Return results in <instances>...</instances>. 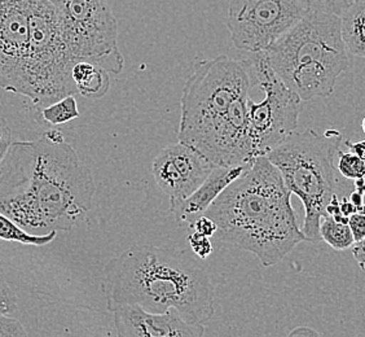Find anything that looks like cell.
<instances>
[{"instance_id":"e0dca14e","label":"cell","mask_w":365,"mask_h":337,"mask_svg":"<svg viewBox=\"0 0 365 337\" xmlns=\"http://www.w3.org/2000/svg\"><path fill=\"white\" fill-rule=\"evenodd\" d=\"M57 231H51L43 235H36L25 231L6 214L0 213V239L11 243H20L24 246H44L56 239Z\"/></svg>"},{"instance_id":"52a82bcc","label":"cell","mask_w":365,"mask_h":337,"mask_svg":"<svg viewBox=\"0 0 365 337\" xmlns=\"http://www.w3.org/2000/svg\"><path fill=\"white\" fill-rule=\"evenodd\" d=\"M29 52L21 94L39 109L77 94L73 56L56 11L48 0H28Z\"/></svg>"},{"instance_id":"3957f363","label":"cell","mask_w":365,"mask_h":337,"mask_svg":"<svg viewBox=\"0 0 365 337\" xmlns=\"http://www.w3.org/2000/svg\"><path fill=\"white\" fill-rule=\"evenodd\" d=\"M100 289L109 311L138 305L152 313L175 309L182 319L206 326L215 313L210 278L185 251L130 248L106 263Z\"/></svg>"},{"instance_id":"9c48e42d","label":"cell","mask_w":365,"mask_h":337,"mask_svg":"<svg viewBox=\"0 0 365 337\" xmlns=\"http://www.w3.org/2000/svg\"><path fill=\"white\" fill-rule=\"evenodd\" d=\"M56 11L73 56L88 59L113 74L123 71L118 21L106 0H48Z\"/></svg>"},{"instance_id":"44dd1931","label":"cell","mask_w":365,"mask_h":337,"mask_svg":"<svg viewBox=\"0 0 365 337\" xmlns=\"http://www.w3.org/2000/svg\"><path fill=\"white\" fill-rule=\"evenodd\" d=\"M190 249L196 254L198 258L206 260L211 253H212V244L209 236L198 233V232H192L188 236Z\"/></svg>"},{"instance_id":"5bb4252c","label":"cell","mask_w":365,"mask_h":337,"mask_svg":"<svg viewBox=\"0 0 365 337\" xmlns=\"http://www.w3.org/2000/svg\"><path fill=\"white\" fill-rule=\"evenodd\" d=\"M253 164V162H252ZM252 164L219 166L215 165L210 176L190 196L178 203H171V213L179 226H190L197 217L202 216L223 191L239 179Z\"/></svg>"},{"instance_id":"ac0fdd59","label":"cell","mask_w":365,"mask_h":337,"mask_svg":"<svg viewBox=\"0 0 365 337\" xmlns=\"http://www.w3.org/2000/svg\"><path fill=\"white\" fill-rule=\"evenodd\" d=\"M320 238L336 251H346L355 244L349 223L338 222L330 216L323 217L320 221Z\"/></svg>"},{"instance_id":"8992f818","label":"cell","mask_w":365,"mask_h":337,"mask_svg":"<svg viewBox=\"0 0 365 337\" xmlns=\"http://www.w3.org/2000/svg\"><path fill=\"white\" fill-rule=\"evenodd\" d=\"M342 135L328 130L294 131L274 147L267 157L280 170L285 186L301 198L304 206L302 232L311 243L322 240L320 221L329 204H339L350 196L355 184L344 178L334 164Z\"/></svg>"},{"instance_id":"9a60e30c","label":"cell","mask_w":365,"mask_h":337,"mask_svg":"<svg viewBox=\"0 0 365 337\" xmlns=\"http://www.w3.org/2000/svg\"><path fill=\"white\" fill-rule=\"evenodd\" d=\"M110 73L96 61L82 59L71 68V79L77 91L85 98L98 100L106 96L110 89Z\"/></svg>"},{"instance_id":"836d02e7","label":"cell","mask_w":365,"mask_h":337,"mask_svg":"<svg viewBox=\"0 0 365 337\" xmlns=\"http://www.w3.org/2000/svg\"><path fill=\"white\" fill-rule=\"evenodd\" d=\"M364 179H365V176H364ZM365 191V190H364Z\"/></svg>"},{"instance_id":"ffe728a7","label":"cell","mask_w":365,"mask_h":337,"mask_svg":"<svg viewBox=\"0 0 365 337\" xmlns=\"http://www.w3.org/2000/svg\"><path fill=\"white\" fill-rule=\"evenodd\" d=\"M338 171L350 181H356L365 176V162L354 152L338 151Z\"/></svg>"},{"instance_id":"2e32d148","label":"cell","mask_w":365,"mask_h":337,"mask_svg":"<svg viewBox=\"0 0 365 337\" xmlns=\"http://www.w3.org/2000/svg\"><path fill=\"white\" fill-rule=\"evenodd\" d=\"M341 19V34L352 56L365 57V0H352Z\"/></svg>"},{"instance_id":"f1b7e54d","label":"cell","mask_w":365,"mask_h":337,"mask_svg":"<svg viewBox=\"0 0 365 337\" xmlns=\"http://www.w3.org/2000/svg\"><path fill=\"white\" fill-rule=\"evenodd\" d=\"M344 144L347 146V147L350 148V151L354 152V154H356V155L365 162V141H355V143H352L350 141H344Z\"/></svg>"},{"instance_id":"d6986e66","label":"cell","mask_w":365,"mask_h":337,"mask_svg":"<svg viewBox=\"0 0 365 337\" xmlns=\"http://www.w3.org/2000/svg\"><path fill=\"white\" fill-rule=\"evenodd\" d=\"M81 116L74 95H68L42 108L43 120L52 126H58L76 120Z\"/></svg>"},{"instance_id":"4dcf8cb0","label":"cell","mask_w":365,"mask_h":337,"mask_svg":"<svg viewBox=\"0 0 365 337\" xmlns=\"http://www.w3.org/2000/svg\"><path fill=\"white\" fill-rule=\"evenodd\" d=\"M289 335L290 336H301V335H319V333H317V331L309 330V328H306V327H299L297 330L292 331Z\"/></svg>"},{"instance_id":"ba28073f","label":"cell","mask_w":365,"mask_h":337,"mask_svg":"<svg viewBox=\"0 0 365 337\" xmlns=\"http://www.w3.org/2000/svg\"><path fill=\"white\" fill-rule=\"evenodd\" d=\"M250 77L264 92L259 103L249 98V134L257 156L268 155L297 131L302 100L274 73L266 51L247 52L242 59Z\"/></svg>"},{"instance_id":"4316f807","label":"cell","mask_w":365,"mask_h":337,"mask_svg":"<svg viewBox=\"0 0 365 337\" xmlns=\"http://www.w3.org/2000/svg\"><path fill=\"white\" fill-rule=\"evenodd\" d=\"M12 131L7 125L6 120L0 119V162L7 155L8 149L12 144Z\"/></svg>"},{"instance_id":"d4e9b609","label":"cell","mask_w":365,"mask_h":337,"mask_svg":"<svg viewBox=\"0 0 365 337\" xmlns=\"http://www.w3.org/2000/svg\"><path fill=\"white\" fill-rule=\"evenodd\" d=\"M349 226L351 228L355 241H360L365 238V214L363 213H352L349 218Z\"/></svg>"},{"instance_id":"603a6c76","label":"cell","mask_w":365,"mask_h":337,"mask_svg":"<svg viewBox=\"0 0 365 337\" xmlns=\"http://www.w3.org/2000/svg\"><path fill=\"white\" fill-rule=\"evenodd\" d=\"M17 309V300L6 281L0 278V316L11 314Z\"/></svg>"},{"instance_id":"6da1fadb","label":"cell","mask_w":365,"mask_h":337,"mask_svg":"<svg viewBox=\"0 0 365 337\" xmlns=\"http://www.w3.org/2000/svg\"><path fill=\"white\" fill-rule=\"evenodd\" d=\"M91 168L56 129L12 141L0 162V213L25 231H71L91 209Z\"/></svg>"},{"instance_id":"cb8c5ba5","label":"cell","mask_w":365,"mask_h":337,"mask_svg":"<svg viewBox=\"0 0 365 337\" xmlns=\"http://www.w3.org/2000/svg\"><path fill=\"white\" fill-rule=\"evenodd\" d=\"M190 228H193V231L198 232V233H202L206 236H214L217 231H218V226L214 222L212 218L209 217L207 214L205 216H200L197 217L192 223L190 225Z\"/></svg>"},{"instance_id":"277c9868","label":"cell","mask_w":365,"mask_h":337,"mask_svg":"<svg viewBox=\"0 0 365 337\" xmlns=\"http://www.w3.org/2000/svg\"><path fill=\"white\" fill-rule=\"evenodd\" d=\"M292 192L267 155L254 160L206 211L218 226L219 240L274 266L304 241L292 206Z\"/></svg>"},{"instance_id":"7402d4cb","label":"cell","mask_w":365,"mask_h":337,"mask_svg":"<svg viewBox=\"0 0 365 337\" xmlns=\"http://www.w3.org/2000/svg\"><path fill=\"white\" fill-rule=\"evenodd\" d=\"M26 336V331L22 324L8 314L0 316V337Z\"/></svg>"},{"instance_id":"d6a6232c","label":"cell","mask_w":365,"mask_h":337,"mask_svg":"<svg viewBox=\"0 0 365 337\" xmlns=\"http://www.w3.org/2000/svg\"><path fill=\"white\" fill-rule=\"evenodd\" d=\"M361 127H363V131H364L365 134V117L364 120H363V122H361Z\"/></svg>"},{"instance_id":"5b68a950","label":"cell","mask_w":365,"mask_h":337,"mask_svg":"<svg viewBox=\"0 0 365 337\" xmlns=\"http://www.w3.org/2000/svg\"><path fill=\"white\" fill-rule=\"evenodd\" d=\"M266 54L274 73L302 101L328 98L350 65L339 16L314 6Z\"/></svg>"},{"instance_id":"83f0119b","label":"cell","mask_w":365,"mask_h":337,"mask_svg":"<svg viewBox=\"0 0 365 337\" xmlns=\"http://www.w3.org/2000/svg\"><path fill=\"white\" fill-rule=\"evenodd\" d=\"M352 256L358 261L359 266L365 271V238L360 241H355L352 246Z\"/></svg>"},{"instance_id":"4fadbf2b","label":"cell","mask_w":365,"mask_h":337,"mask_svg":"<svg viewBox=\"0 0 365 337\" xmlns=\"http://www.w3.org/2000/svg\"><path fill=\"white\" fill-rule=\"evenodd\" d=\"M112 313L120 337H201L205 333V326L187 322L175 309L152 313L138 305H125Z\"/></svg>"},{"instance_id":"f546056e","label":"cell","mask_w":365,"mask_h":337,"mask_svg":"<svg viewBox=\"0 0 365 337\" xmlns=\"http://www.w3.org/2000/svg\"><path fill=\"white\" fill-rule=\"evenodd\" d=\"M349 200L351 201L352 204L355 205L356 208L360 209L363 205H364V193H361L360 191L354 190L351 193H350V196H349Z\"/></svg>"},{"instance_id":"7c38bea8","label":"cell","mask_w":365,"mask_h":337,"mask_svg":"<svg viewBox=\"0 0 365 337\" xmlns=\"http://www.w3.org/2000/svg\"><path fill=\"white\" fill-rule=\"evenodd\" d=\"M28 52V0H0V89L21 94Z\"/></svg>"},{"instance_id":"484cf974","label":"cell","mask_w":365,"mask_h":337,"mask_svg":"<svg viewBox=\"0 0 365 337\" xmlns=\"http://www.w3.org/2000/svg\"><path fill=\"white\" fill-rule=\"evenodd\" d=\"M352 0H314V7L322 8L341 16Z\"/></svg>"},{"instance_id":"30bf717a","label":"cell","mask_w":365,"mask_h":337,"mask_svg":"<svg viewBox=\"0 0 365 337\" xmlns=\"http://www.w3.org/2000/svg\"><path fill=\"white\" fill-rule=\"evenodd\" d=\"M314 0H232L227 28L236 49L266 51L309 14Z\"/></svg>"},{"instance_id":"7a4b0ae2","label":"cell","mask_w":365,"mask_h":337,"mask_svg":"<svg viewBox=\"0 0 365 337\" xmlns=\"http://www.w3.org/2000/svg\"><path fill=\"white\" fill-rule=\"evenodd\" d=\"M250 87L242 59L219 55L195 64L182 89L178 141L219 166L254 162L258 156L249 134Z\"/></svg>"},{"instance_id":"8fae6325","label":"cell","mask_w":365,"mask_h":337,"mask_svg":"<svg viewBox=\"0 0 365 337\" xmlns=\"http://www.w3.org/2000/svg\"><path fill=\"white\" fill-rule=\"evenodd\" d=\"M214 166L196 148L178 141L155 156L152 174L170 201L178 203L190 196L210 176Z\"/></svg>"},{"instance_id":"1f68e13d","label":"cell","mask_w":365,"mask_h":337,"mask_svg":"<svg viewBox=\"0 0 365 337\" xmlns=\"http://www.w3.org/2000/svg\"><path fill=\"white\" fill-rule=\"evenodd\" d=\"M359 213H363V214H365V204L359 209Z\"/></svg>"}]
</instances>
